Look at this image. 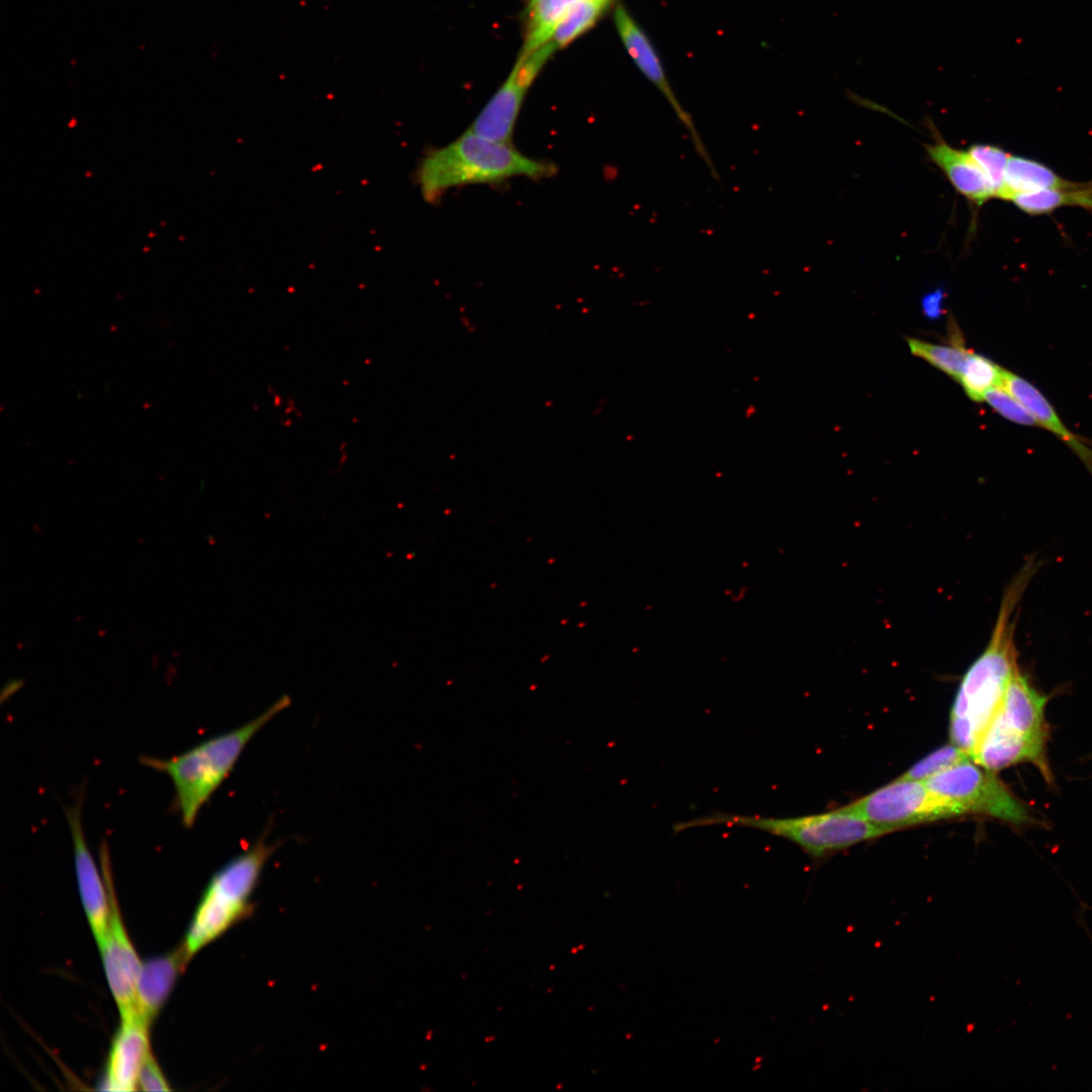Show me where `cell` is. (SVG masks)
Segmentation results:
<instances>
[{
	"mask_svg": "<svg viewBox=\"0 0 1092 1092\" xmlns=\"http://www.w3.org/2000/svg\"><path fill=\"white\" fill-rule=\"evenodd\" d=\"M554 163L529 157L512 143L492 141L466 130L450 144L430 150L418 163L415 181L428 203L448 190L473 184H496L516 177L550 178Z\"/></svg>",
	"mask_w": 1092,
	"mask_h": 1092,
	"instance_id": "7a4b0ae2",
	"label": "cell"
},
{
	"mask_svg": "<svg viewBox=\"0 0 1092 1092\" xmlns=\"http://www.w3.org/2000/svg\"><path fill=\"white\" fill-rule=\"evenodd\" d=\"M1072 182L1058 176L1051 168L1037 161L1010 155L998 198L1010 200L1017 194L1064 188Z\"/></svg>",
	"mask_w": 1092,
	"mask_h": 1092,
	"instance_id": "ac0fdd59",
	"label": "cell"
},
{
	"mask_svg": "<svg viewBox=\"0 0 1092 1092\" xmlns=\"http://www.w3.org/2000/svg\"><path fill=\"white\" fill-rule=\"evenodd\" d=\"M289 704L290 700L282 697L244 725L204 740L180 754L141 759L145 765L171 780L175 806L186 828L194 825L200 810L229 777L249 741Z\"/></svg>",
	"mask_w": 1092,
	"mask_h": 1092,
	"instance_id": "3957f363",
	"label": "cell"
},
{
	"mask_svg": "<svg viewBox=\"0 0 1092 1092\" xmlns=\"http://www.w3.org/2000/svg\"><path fill=\"white\" fill-rule=\"evenodd\" d=\"M712 825L750 828L769 833L795 843L813 860L888 834L885 829L843 807L824 813L796 817L741 815L715 811L674 824L673 832Z\"/></svg>",
	"mask_w": 1092,
	"mask_h": 1092,
	"instance_id": "277c9868",
	"label": "cell"
},
{
	"mask_svg": "<svg viewBox=\"0 0 1092 1092\" xmlns=\"http://www.w3.org/2000/svg\"><path fill=\"white\" fill-rule=\"evenodd\" d=\"M985 400L996 413L1004 419L1027 427H1039L1033 415L1010 392L1002 386L989 389Z\"/></svg>",
	"mask_w": 1092,
	"mask_h": 1092,
	"instance_id": "484cf974",
	"label": "cell"
},
{
	"mask_svg": "<svg viewBox=\"0 0 1092 1092\" xmlns=\"http://www.w3.org/2000/svg\"><path fill=\"white\" fill-rule=\"evenodd\" d=\"M189 962L183 945L142 964L136 983V1008L151 1025L168 999L178 975Z\"/></svg>",
	"mask_w": 1092,
	"mask_h": 1092,
	"instance_id": "2e32d148",
	"label": "cell"
},
{
	"mask_svg": "<svg viewBox=\"0 0 1092 1092\" xmlns=\"http://www.w3.org/2000/svg\"><path fill=\"white\" fill-rule=\"evenodd\" d=\"M100 859L109 894L110 916L107 933L98 947L109 988L119 1009L120 1017H124L138 1010L136 983L142 963L122 922L106 847L101 848Z\"/></svg>",
	"mask_w": 1092,
	"mask_h": 1092,
	"instance_id": "ba28073f",
	"label": "cell"
},
{
	"mask_svg": "<svg viewBox=\"0 0 1092 1092\" xmlns=\"http://www.w3.org/2000/svg\"><path fill=\"white\" fill-rule=\"evenodd\" d=\"M77 884L82 904L91 930L99 945L109 924L110 900L103 872L98 871L94 856L87 844L82 822L81 802L67 808Z\"/></svg>",
	"mask_w": 1092,
	"mask_h": 1092,
	"instance_id": "30bf717a",
	"label": "cell"
},
{
	"mask_svg": "<svg viewBox=\"0 0 1092 1092\" xmlns=\"http://www.w3.org/2000/svg\"><path fill=\"white\" fill-rule=\"evenodd\" d=\"M1045 697L1039 695L1017 668L1006 689L998 713L1021 734L1045 739Z\"/></svg>",
	"mask_w": 1092,
	"mask_h": 1092,
	"instance_id": "e0dca14e",
	"label": "cell"
},
{
	"mask_svg": "<svg viewBox=\"0 0 1092 1092\" xmlns=\"http://www.w3.org/2000/svg\"><path fill=\"white\" fill-rule=\"evenodd\" d=\"M1009 201L1028 214H1044L1067 205L1092 210V181L1072 182L1064 188L1021 193Z\"/></svg>",
	"mask_w": 1092,
	"mask_h": 1092,
	"instance_id": "d6986e66",
	"label": "cell"
},
{
	"mask_svg": "<svg viewBox=\"0 0 1092 1092\" xmlns=\"http://www.w3.org/2000/svg\"><path fill=\"white\" fill-rule=\"evenodd\" d=\"M843 808L888 833L965 815L958 806L930 791L924 782L900 778Z\"/></svg>",
	"mask_w": 1092,
	"mask_h": 1092,
	"instance_id": "8992f818",
	"label": "cell"
},
{
	"mask_svg": "<svg viewBox=\"0 0 1092 1092\" xmlns=\"http://www.w3.org/2000/svg\"><path fill=\"white\" fill-rule=\"evenodd\" d=\"M579 0H531L527 10L526 39L522 51L528 55L547 43L563 16Z\"/></svg>",
	"mask_w": 1092,
	"mask_h": 1092,
	"instance_id": "ffe728a7",
	"label": "cell"
},
{
	"mask_svg": "<svg viewBox=\"0 0 1092 1092\" xmlns=\"http://www.w3.org/2000/svg\"><path fill=\"white\" fill-rule=\"evenodd\" d=\"M928 124L933 133V142L925 145L926 153L957 192L977 206L994 198L989 180L969 151L950 146L931 121H928Z\"/></svg>",
	"mask_w": 1092,
	"mask_h": 1092,
	"instance_id": "5bb4252c",
	"label": "cell"
},
{
	"mask_svg": "<svg viewBox=\"0 0 1092 1092\" xmlns=\"http://www.w3.org/2000/svg\"><path fill=\"white\" fill-rule=\"evenodd\" d=\"M1004 370L990 359L972 352L959 381L970 398L983 401L989 389L1002 385Z\"/></svg>",
	"mask_w": 1092,
	"mask_h": 1092,
	"instance_id": "7402d4cb",
	"label": "cell"
},
{
	"mask_svg": "<svg viewBox=\"0 0 1092 1092\" xmlns=\"http://www.w3.org/2000/svg\"><path fill=\"white\" fill-rule=\"evenodd\" d=\"M1036 569L1028 561L1005 589L989 643L962 678L950 711V742L970 755L1003 701L1018 668L1013 642L1015 612Z\"/></svg>",
	"mask_w": 1092,
	"mask_h": 1092,
	"instance_id": "6da1fadb",
	"label": "cell"
},
{
	"mask_svg": "<svg viewBox=\"0 0 1092 1092\" xmlns=\"http://www.w3.org/2000/svg\"><path fill=\"white\" fill-rule=\"evenodd\" d=\"M994 772L969 758L924 783L965 815L981 814L1013 824L1029 822L1026 808Z\"/></svg>",
	"mask_w": 1092,
	"mask_h": 1092,
	"instance_id": "52a82bcc",
	"label": "cell"
},
{
	"mask_svg": "<svg viewBox=\"0 0 1092 1092\" xmlns=\"http://www.w3.org/2000/svg\"><path fill=\"white\" fill-rule=\"evenodd\" d=\"M968 151L985 173L993 188L995 197H998L1003 187L1005 169L1010 154L1000 147L988 144L972 145Z\"/></svg>",
	"mask_w": 1092,
	"mask_h": 1092,
	"instance_id": "d4e9b609",
	"label": "cell"
},
{
	"mask_svg": "<svg viewBox=\"0 0 1092 1092\" xmlns=\"http://www.w3.org/2000/svg\"><path fill=\"white\" fill-rule=\"evenodd\" d=\"M615 21L627 51L642 73L666 98L678 120L688 130L696 154L704 161L707 168L710 170L712 177L718 180L719 175L693 119L675 98L649 40L622 6H618L616 9Z\"/></svg>",
	"mask_w": 1092,
	"mask_h": 1092,
	"instance_id": "8fae6325",
	"label": "cell"
},
{
	"mask_svg": "<svg viewBox=\"0 0 1092 1092\" xmlns=\"http://www.w3.org/2000/svg\"><path fill=\"white\" fill-rule=\"evenodd\" d=\"M969 758L972 757L966 750L950 742L917 761L899 778L925 782Z\"/></svg>",
	"mask_w": 1092,
	"mask_h": 1092,
	"instance_id": "cb8c5ba5",
	"label": "cell"
},
{
	"mask_svg": "<svg viewBox=\"0 0 1092 1092\" xmlns=\"http://www.w3.org/2000/svg\"><path fill=\"white\" fill-rule=\"evenodd\" d=\"M554 50L555 47L548 41L531 54H521L507 80L467 130L492 141L512 143L526 92Z\"/></svg>",
	"mask_w": 1092,
	"mask_h": 1092,
	"instance_id": "9c48e42d",
	"label": "cell"
},
{
	"mask_svg": "<svg viewBox=\"0 0 1092 1092\" xmlns=\"http://www.w3.org/2000/svg\"><path fill=\"white\" fill-rule=\"evenodd\" d=\"M1016 397L1042 427L1061 439L1083 462L1092 474V442L1074 434L1065 426L1046 397L1025 378L1004 370L1002 385Z\"/></svg>",
	"mask_w": 1092,
	"mask_h": 1092,
	"instance_id": "9a60e30c",
	"label": "cell"
},
{
	"mask_svg": "<svg viewBox=\"0 0 1092 1092\" xmlns=\"http://www.w3.org/2000/svg\"><path fill=\"white\" fill-rule=\"evenodd\" d=\"M1043 738L1021 734L997 712L977 743L971 757L981 766L996 771L1021 761H1031L1049 777L1043 757Z\"/></svg>",
	"mask_w": 1092,
	"mask_h": 1092,
	"instance_id": "7c38bea8",
	"label": "cell"
},
{
	"mask_svg": "<svg viewBox=\"0 0 1092 1092\" xmlns=\"http://www.w3.org/2000/svg\"><path fill=\"white\" fill-rule=\"evenodd\" d=\"M138 1086L143 1091H169V1083L166 1080L161 1068L155 1060L152 1053H150L139 1074Z\"/></svg>",
	"mask_w": 1092,
	"mask_h": 1092,
	"instance_id": "4316f807",
	"label": "cell"
},
{
	"mask_svg": "<svg viewBox=\"0 0 1092 1092\" xmlns=\"http://www.w3.org/2000/svg\"><path fill=\"white\" fill-rule=\"evenodd\" d=\"M610 0H579L557 24L550 41L561 49L587 30L602 14Z\"/></svg>",
	"mask_w": 1092,
	"mask_h": 1092,
	"instance_id": "44dd1931",
	"label": "cell"
},
{
	"mask_svg": "<svg viewBox=\"0 0 1092 1092\" xmlns=\"http://www.w3.org/2000/svg\"><path fill=\"white\" fill-rule=\"evenodd\" d=\"M942 293L941 291H934L929 293L923 298L922 307L923 312L930 318H935L940 315L942 309Z\"/></svg>",
	"mask_w": 1092,
	"mask_h": 1092,
	"instance_id": "83f0119b",
	"label": "cell"
},
{
	"mask_svg": "<svg viewBox=\"0 0 1092 1092\" xmlns=\"http://www.w3.org/2000/svg\"><path fill=\"white\" fill-rule=\"evenodd\" d=\"M273 850V845L259 840L211 877L182 944L189 961L202 947L253 914L252 896Z\"/></svg>",
	"mask_w": 1092,
	"mask_h": 1092,
	"instance_id": "5b68a950",
	"label": "cell"
},
{
	"mask_svg": "<svg viewBox=\"0 0 1092 1092\" xmlns=\"http://www.w3.org/2000/svg\"><path fill=\"white\" fill-rule=\"evenodd\" d=\"M911 353L920 357L959 381L971 351L956 346H943L908 339Z\"/></svg>",
	"mask_w": 1092,
	"mask_h": 1092,
	"instance_id": "603a6c76",
	"label": "cell"
},
{
	"mask_svg": "<svg viewBox=\"0 0 1092 1092\" xmlns=\"http://www.w3.org/2000/svg\"><path fill=\"white\" fill-rule=\"evenodd\" d=\"M150 1024L135 1011L121 1017L120 1026L112 1040L102 1080L103 1089L134 1091L140 1070L151 1053Z\"/></svg>",
	"mask_w": 1092,
	"mask_h": 1092,
	"instance_id": "4fadbf2b",
	"label": "cell"
}]
</instances>
